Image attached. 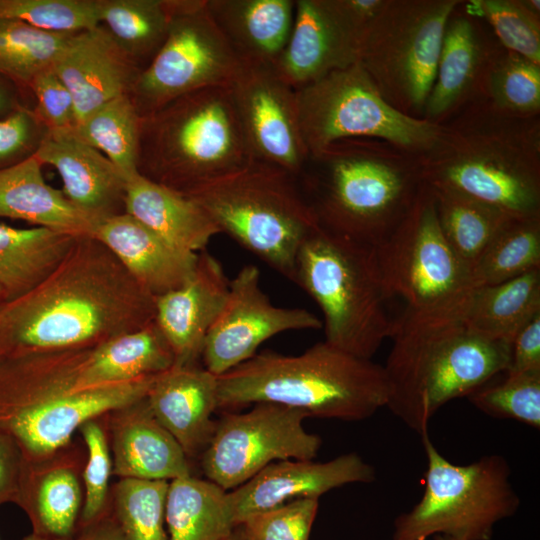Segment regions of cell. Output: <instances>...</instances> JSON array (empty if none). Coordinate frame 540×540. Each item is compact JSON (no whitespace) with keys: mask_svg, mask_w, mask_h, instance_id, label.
<instances>
[{"mask_svg":"<svg viewBox=\"0 0 540 540\" xmlns=\"http://www.w3.org/2000/svg\"><path fill=\"white\" fill-rule=\"evenodd\" d=\"M45 131L34 111L25 107L0 118V169L32 156Z\"/></svg>","mask_w":540,"mask_h":540,"instance_id":"cell-47","label":"cell"},{"mask_svg":"<svg viewBox=\"0 0 540 540\" xmlns=\"http://www.w3.org/2000/svg\"><path fill=\"white\" fill-rule=\"evenodd\" d=\"M21 540H65V539L47 538V537H42V536L36 535L34 533H31V534L26 535L25 537H23Z\"/></svg>","mask_w":540,"mask_h":540,"instance_id":"cell-55","label":"cell"},{"mask_svg":"<svg viewBox=\"0 0 540 540\" xmlns=\"http://www.w3.org/2000/svg\"><path fill=\"white\" fill-rule=\"evenodd\" d=\"M32 156L0 169V218L22 220L75 237L92 236L95 224L62 190L50 186Z\"/></svg>","mask_w":540,"mask_h":540,"instance_id":"cell-29","label":"cell"},{"mask_svg":"<svg viewBox=\"0 0 540 540\" xmlns=\"http://www.w3.org/2000/svg\"><path fill=\"white\" fill-rule=\"evenodd\" d=\"M145 400L188 458L204 451L216 427L212 419L218 408L216 375L196 365L173 366L156 376Z\"/></svg>","mask_w":540,"mask_h":540,"instance_id":"cell-25","label":"cell"},{"mask_svg":"<svg viewBox=\"0 0 540 540\" xmlns=\"http://www.w3.org/2000/svg\"><path fill=\"white\" fill-rule=\"evenodd\" d=\"M467 8L487 20L506 50L540 64V20L521 0H471Z\"/></svg>","mask_w":540,"mask_h":540,"instance_id":"cell-45","label":"cell"},{"mask_svg":"<svg viewBox=\"0 0 540 540\" xmlns=\"http://www.w3.org/2000/svg\"><path fill=\"white\" fill-rule=\"evenodd\" d=\"M487 57L472 20L451 16L444 30L423 118L440 123V119L462 103L480 77Z\"/></svg>","mask_w":540,"mask_h":540,"instance_id":"cell-31","label":"cell"},{"mask_svg":"<svg viewBox=\"0 0 540 540\" xmlns=\"http://www.w3.org/2000/svg\"><path fill=\"white\" fill-rule=\"evenodd\" d=\"M236 114L251 161L298 176L307 159L295 90L274 65L243 63L230 86Z\"/></svg>","mask_w":540,"mask_h":540,"instance_id":"cell-17","label":"cell"},{"mask_svg":"<svg viewBox=\"0 0 540 540\" xmlns=\"http://www.w3.org/2000/svg\"><path fill=\"white\" fill-rule=\"evenodd\" d=\"M165 522L168 540H223L236 527L227 492L192 475L169 482Z\"/></svg>","mask_w":540,"mask_h":540,"instance_id":"cell-34","label":"cell"},{"mask_svg":"<svg viewBox=\"0 0 540 540\" xmlns=\"http://www.w3.org/2000/svg\"><path fill=\"white\" fill-rule=\"evenodd\" d=\"M429 187L441 231L470 271L487 244L511 216L458 192Z\"/></svg>","mask_w":540,"mask_h":540,"instance_id":"cell-37","label":"cell"},{"mask_svg":"<svg viewBox=\"0 0 540 540\" xmlns=\"http://www.w3.org/2000/svg\"><path fill=\"white\" fill-rule=\"evenodd\" d=\"M0 19H16L38 29L74 34L95 28L98 0H0Z\"/></svg>","mask_w":540,"mask_h":540,"instance_id":"cell-43","label":"cell"},{"mask_svg":"<svg viewBox=\"0 0 540 540\" xmlns=\"http://www.w3.org/2000/svg\"><path fill=\"white\" fill-rule=\"evenodd\" d=\"M173 353L154 322L89 348L82 380L86 387L121 384L172 368Z\"/></svg>","mask_w":540,"mask_h":540,"instance_id":"cell-30","label":"cell"},{"mask_svg":"<svg viewBox=\"0 0 540 540\" xmlns=\"http://www.w3.org/2000/svg\"><path fill=\"white\" fill-rule=\"evenodd\" d=\"M297 178L319 227L373 248L399 224L422 184L417 157L365 138L309 155Z\"/></svg>","mask_w":540,"mask_h":540,"instance_id":"cell-4","label":"cell"},{"mask_svg":"<svg viewBox=\"0 0 540 540\" xmlns=\"http://www.w3.org/2000/svg\"><path fill=\"white\" fill-rule=\"evenodd\" d=\"M485 88L491 105L512 117L530 118L540 110V64L506 50L487 57Z\"/></svg>","mask_w":540,"mask_h":540,"instance_id":"cell-41","label":"cell"},{"mask_svg":"<svg viewBox=\"0 0 540 540\" xmlns=\"http://www.w3.org/2000/svg\"><path fill=\"white\" fill-rule=\"evenodd\" d=\"M540 269V216L509 217L470 269L473 287L498 284Z\"/></svg>","mask_w":540,"mask_h":540,"instance_id":"cell-36","label":"cell"},{"mask_svg":"<svg viewBox=\"0 0 540 540\" xmlns=\"http://www.w3.org/2000/svg\"><path fill=\"white\" fill-rule=\"evenodd\" d=\"M462 313L478 333L511 343L518 331L540 313V269L498 284L471 288Z\"/></svg>","mask_w":540,"mask_h":540,"instance_id":"cell-33","label":"cell"},{"mask_svg":"<svg viewBox=\"0 0 540 540\" xmlns=\"http://www.w3.org/2000/svg\"><path fill=\"white\" fill-rule=\"evenodd\" d=\"M229 279L208 251L198 253L191 277L155 297V323L174 356V366H195L206 335L224 307Z\"/></svg>","mask_w":540,"mask_h":540,"instance_id":"cell-20","label":"cell"},{"mask_svg":"<svg viewBox=\"0 0 540 540\" xmlns=\"http://www.w3.org/2000/svg\"><path fill=\"white\" fill-rule=\"evenodd\" d=\"M99 21L144 70L164 43L171 12L167 0H98Z\"/></svg>","mask_w":540,"mask_h":540,"instance_id":"cell-35","label":"cell"},{"mask_svg":"<svg viewBox=\"0 0 540 540\" xmlns=\"http://www.w3.org/2000/svg\"><path fill=\"white\" fill-rule=\"evenodd\" d=\"M321 327L322 321L306 309L274 305L260 286L258 267L245 265L229 281L224 307L206 335L204 368L222 375L252 358L277 334Z\"/></svg>","mask_w":540,"mask_h":540,"instance_id":"cell-16","label":"cell"},{"mask_svg":"<svg viewBox=\"0 0 540 540\" xmlns=\"http://www.w3.org/2000/svg\"><path fill=\"white\" fill-rule=\"evenodd\" d=\"M52 70L73 97L76 124L113 98L129 94L142 71L101 24L72 34Z\"/></svg>","mask_w":540,"mask_h":540,"instance_id":"cell-22","label":"cell"},{"mask_svg":"<svg viewBox=\"0 0 540 540\" xmlns=\"http://www.w3.org/2000/svg\"><path fill=\"white\" fill-rule=\"evenodd\" d=\"M167 1V37L129 93L140 117L194 91L230 87L243 64L209 16L207 0Z\"/></svg>","mask_w":540,"mask_h":540,"instance_id":"cell-13","label":"cell"},{"mask_svg":"<svg viewBox=\"0 0 540 540\" xmlns=\"http://www.w3.org/2000/svg\"><path fill=\"white\" fill-rule=\"evenodd\" d=\"M155 320V297L92 236L26 294L0 302V357L93 347Z\"/></svg>","mask_w":540,"mask_h":540,"instance_id":"cell-1","label":"cell"},{"mask_svg":"<svg viewBox=\"0 0 540 540\" xmlns=\"http://www.w3.org/2000/svg\"><path fill=\"white\" fill-rule=\"evenodd\" d=\"M53 166L68 200L95 225L125 212L126 179L100 151L82 141L73 129H47L34 153Z\"/></svg>","mask_w":540,"mask_h":540,"instance_id":"cell-23","label":"cell"},{"mask_svg":"<svg viewBox=\"0 0 540 540\" xmlns=\"http://www.w3.org/2000/svg\"><path fill=\"white\" fill-rule=\"evenodd\" d=\"M104 419L113 475L165 481L191 476L189 458L154 417L145 398L105 414Z\"/></svg>","mask_w":540,"mask_h":540,"instance_id":"cell-24","label":"cell"},{"mask_svg":"<svg viewBox=\"0 0 540 540\" xmlns=\"http://www.w3.org/2000/svg\"><path fill=\"white\" fill-rule=\"evenodd\" d=\"M29 89L37 105L33 110L47 129H71L76 125L73 97L52 68L40 73Z\"/></svg>","mask_w":540,"mask_h":540,"instance_id":"cell-48","label":"cell"},{"mask_svg":"<svg viewBox=\"0 0 540 540\" xmlns=\"http://www.w3.org/2000/svg\"><path fill=\"white\" fill-rule=\"evenodd\" d=\"M466 296L437 310L403 309L391 337L383 366L386 407L420 435L446 403L468 397L509 365L510 343L486 337L465 321Z\"/></svg>","mask_w":540,"mask_h":540,"instance_id":"cell-2","label":"cell"},{"mask_svg":"<svg viewBox=\"0 0 540 540\" xmlns=\"http://www.w3.org/2000/svg\"><path fill=\"white\" fill-rule=\"evenodd\" d=\"M374 249L390 293L405 310L444 308L472 288L469 268L445 239L433 193L423 181L405 216Z\"/></svg>","mask_w":540,"mask_h":540,"instance_id":"cell-14","label":"cell"},{"mask_svg":"<svg viewBox=\"0 0 540 540\" xmlns=\"http://www.w3.org/2000/svg\"><path fill=\"white\" fill-rule=\"evenodd\" d=\"M73 540H126L111 510L93 522L78 526Z\"/></svg>","mask_w":540,"mask_h":540,"instance_id":"cell-51","label":"cell"},{"mask_svg":"<svg viewBox=\"0 0 540 540\" xmlns=\"http://www.w3.org/2000/svg\"><path fill=\"white\" fill-rule=\"evenodd\" d=\"M169 482L119 478L110 488V510L126 540H168L164 523Z\"/></svg>","mask_w":540,"mask_h":540,"instance_id":"cell-40","label":"cell"},{"mask_svg":"<svg viewBox=\"0 0 540 540\" xmlns=\"http://www.w3.org/2000/svg\"><path fill=\"white\" fill-rule=\"evenodd\" d=\"M185 196L208 213L220 233L295 283L299 250L319 227L297 176L250 161Z\"/></svg>","mask_w":540,"mask_h":540,"instance_id":"cell-9","label":"cell"},{"mask_svg":"<svg viewBox=\"0 0 540 540\" xmlns=\"http://www.w3.org/2000/svg\"><path fill=\"white\" fill-rule=\"evenodd\" d=\"M124 207L125 213L186 253L205 250L211 238L220 233L194 200L139 173L126 180Z\"/></svg>","mask_w":540,"mask_h":540,"instance_id":"cell-27","label":"cell"},{"mask_svg":"<svg viewBox=\"0 0 540 540\" xmlns=\"http://www.w3.org/2000/svg\"><path fill=\"white\" fill-rule=\"evenodd\" d=\"M206 9L243 63L274 65L291 34L295 0H207Z\"/></svg>","mask_w":540,"mask_h":540,"instance_id":"cell-28","label":"cell"},{"mask_svg":"<svg viewBox=\"0 0 540 540\" xmlns=\"http://www.w3.org/2000/svg\"><path fill=\"white\" fill-rule=\"evenodd\" d=\"M78 431L86 451L82 473L84 500L78 523V526H83L110 508L112 456L104 416L86 421Z\"/></svg>","mask_w":540,"mask_h":540,"instance_id":"cell-44","label":"cell"},{"mask_svg":"<svg viewBox=\"0 0 540 540\" xmlns=\"http://www.w3.org/2000/svg\"><path fill=\"white\" fill-rule=\"evenodd\" d=\"M540 371V313L530 319L510 343V360L505 373Z\"/></svg>","mask_w":540,"mask_h":540,"instance_id":"cell-49","label":"cell"},{"mask_svg":"<svg viewBox=\"0 0 540 540\" xmlns=\"http://www.w3.org/2000/svg\"><path fill=\"white\" fill-rule=\"evenodd\" d=\"M307 417L302 410L274 403H256L245 413L226 415L216 422L202 452L204 475L227 491L275 461L313 460L322 441L304 428Z\"/></svg>","mask_w":540,"mask_h":540,"instance_id":"cell-15","label":"cell"},{"mask_svg":"<svg viewBox=\"0 0 540 540\" xmlns=\"http://www.w3.org/2000/svg\"><path fill=\"white\" fill-rule=\"evenodd\" d=\"M319 507L317 498H300L254 514L243 526L250 540H309Z\"/></svg>","mask_w":540,"mask_h":540,"instance_id":"cell-46","label":"cell"},{"mask_svg":"<svg viewBox=\"0 0 540 540\" xmlns=\"http://www.w3.org/2000/svg\"><path fill=\"white\" fill-rule=\"evenodd\" d=\"M218 408L274 403L309 417L360 421L386 407L382 365L323 341L299 355L265 351L217 376Z\"/></svg>","mask_w":540,"mask_h":540,"instance_id":"cell-6","label":"cell"},{"mask_svg":"<svg viewBox=\"0 0 540 540\" xmlns=\"http://www.w3.org/2000/svg\"><path fill=\"white\" fill-rule=\"evenodd\" d=\"M460 0H387L367 26L359 62L396 110L423 118L445 27Z\"/></svg>","mask_w":540,"mask_h":540,"instance_id":"cell-12","label":"cell"},{"mask_svg":"<svg viewBox=\"0 0 540 540\" xmlns=\"http://www.w3.org/2000/svg\"><path fill=\"white\" fill-rule=\"evenodd\" d=\"M467 398L489 416L540 428V371L505 373L501 382H487Z\"/></svg>","mask_w":540,"mask_h":540,"instance_id":"cell-42","label":"cell"},{"mask_svg":"<svg viewBox=\"0 0 540 540\" xmlns=\"http://www.w3.org/2000/svg\"><path fill=\"white\" fill-rule=\"evenodd\" d=\"M17 88L15 84L0 75V118L24 107L19 102Z\"/></svg>","mask_w":540,"mask_h":540,"instance_id":"cell-52","label":"cell"},{"mask_svg":"<svg viewBox=\"0 0 540 540\" xmlns=\"http://www.w3.org/2000/svg\"><path fill=\"white\" fill-rule=\"evenodd\" d=\"M223 540H250L242 525H237Z\"/></svg>","mask_w":540,"mask_h":540,"instance_id":"cell-53","label":"cell"},{"mask_svg":"<svg viewBox=\"0 0 540 540\" xmlns=\"http://www.w3.org/2000/svg\"><path fill=\"white\" fill-rule=\"evenodd\" d=\"M434 540H458L446 535H434Z\"/></svg>","mask_w":540,"mask_h":540,"instance_id":"cell-56","label":"cell"},{"mask_svg":"<svg viewBox=\"0 0 540 540\" xmlns=\"http://www.w3.org/2000/svg\"><path fill=\"white\" fill-rule=\"evenodd\" d=\"M368 25L347 0H295L291 34L275 70L298 90L347 68L359 62Z\"/></svg>","mask_w":540,"mask_h":540,"instance_id":"cell-18","label":"cell"},{"mask_svg":"<svg viewBox=\"0 0 540 540\" xmlns=\"http://www.w3.org/2000/svg\"><path fill=\"white\" fill-rule=\"evenodd\" d=\"M89 348L0 357V432L16 443L24 461L51 455L86 421L146 397L157 375L86 387Z\"/></svg>","mask_w":540,"mask_h":540,"instance_id":"cell-3","label":"cell"},{"mask_svg":"<svg viewBox=\"0 0 540 540\" xmlns=\"http://www.w3.org/2000/svg\"><path fill=\"white\" fill-rule=\"evenodd\" d=\"M85 458V447L72 440L43 459L24 461L16 505L29 518L32 533L74 538L84 500Z\"/></svg>","mask_w":540,"mask_h":540,"instance_id":"cell-21","label":"cell"},{"mask_svg":"<svg viewBox=\"0 0 540 540\" xmlns=\"http://www.w3.org/2000/svg\"><path fill=\"white\" fill-rule=\"evenodd\" d=\"M3 296H4V295H3V290H2V288H1V286H0V302L3 301Z\"/></svg>","mask_w":540,"mask_h":540,"instance_id":"cell-57","label":"cell"},{"mask_svg":"<svg viewBox=\"0 0 540 540\" xmlns=\"http://www.w3.org/2000/svg\"><path fill=\"white\" fill-rule=\"evenodd\" d=\"M524 7L533 15L539 18L540 16V1L539 0H521Z\"/></svg>","mask_w":540,"mask_h":540,"instance_id":"cell-54","label":"cell"},{"mask_svg":"<svg viewBox=\"0 0 540 540\" xmlns=\"http://www.w3.org/2000/svg\"><path fill=\"white\" fill-rule=\"evenodd\" d=\"M427 458L420 501L394 522L393 540H426L446 535L458 540H490L497 522L520 506L511 469L501 455H486L468 465H455L422 435Z\"/></svg>","mask_w":540,"mask_h":540,"instance_id":"cell-10","label":"cell"},{"mask_svg":"<svg viewBox=\"0 0 540 540\" xmlns=\"http://www.w3.org/2000/svg\"><path fill=\"white\" fill-rule=\"evenodd\" d=\"M297 115L308 155L354 138L375 139L417 158L438 142L444 125L408 116L387 103L360 62L298 90Z\"/></svg>","mask_w":540,"mask_h":540,"instance_id":"cell-11","label":"cell"},{"mask_svg":"<svg viewBox=\"0 0 540 540\" xmlns=\"http://www.w3.org/2000/svg\"><path fill=\"white\" fill-rule=\"evenodd\" d=\"M375 480V470L357 453L340 455L326 462L275 461L248 481L227 492L235 526L248 517L289 501L317 498L351 483Z\"/></svg>","mask_w":540,"mask_h":540,"instance_id":"cell-19","label":"cell"},{"mask_svg":"<svg viewBox=\"0 0 540 540\" xmlns=\"http://www.w3.org/2000/svg\"><path fill=\"white\" fill-rule=\"evenodd\" d=\"M92 237L154 297L180 287L196 266L198 254L176 249L125 212L97 223Z\"/></svg>","mask_w":540,"mask_h":540,"instance_id":"cell-26","label":"cell"},{"mask_svg":"<svg viewBox=\"0 0 540 540\" xmlns=\"http://www.w3.org/2000/svg\"><path fill=\"white\" fill-rule=\"evenodd\" d=\"M140 116L129 96L123 94L101 105L73 132L82 141L101 151L127 180L139 173Z\"/></svg>","mask_w":540,"mask_h":540,"instance_id":"cell-38","label":"cell"},{"mask_svg":"<svg viewBox=\"0 0 540 540\" xmlns=\"http://www.w3.org/2000/svg\"><path fill=\"white\" fill-rule=\"evenodd\" d=\"M23 466L24 458L16 443L0 432V506L17 503Z\"/></svg>","mask_w":540,"mask_h":540,"instance_id":"cell-50","label":"cell"},{"mask_svg":"<svg viewBox=\"0 0 540 540\" xmlns=\"http://www.w3.org/2000/svg\"><path fill=\"white\" fill-rule=\"evenodd\" d=\"M77 238L44 227L15 228L0 223L3 301L18 298L41 283L62 262Z\"/></svg>","mask_w":540,"mask_h":540,"instance_id":"cell-32","label":"cell"},{"mask_svg":"<svg viewBox=\"0 0 540 540\" xmlns=\"http://www.w3.org/2000/svg\"><path fill=\"white\" fill-rule=\"evenodd\" d=\"M295 284L319 306L325 342L371 359L393 336L396 300L384 280L376 251L318 227L302 244Z\"/></svg>","mask_w":540,"mask_h":540,"instance_id":"cell-8","label":"cell"},{"mask_svg":"<svg viewBox=\"0 0 540 540\" xmlns=\"http://www.w3.org/2000/svg\"><path fill=\"white\" fill-rule=\"evenodd\" d=\"M71 35L0 19V75L18 88H29L36 76L52 68Z\"/></svg>","mask_w":540,"mask_h":540,"instance_id":"cell-39","label":"cell"},{"mask_svg":"<svg viewBox=\"0 0 540 540\" xmlns=\"http://www.w3.org/2000/svg\"><path fill=\"white\" fill-rule=\"evenodd\" d=\"M539 123L506 115L491 104L444 126L437 144L418 158L421 180L499 209L511 217L540 216Z\"/></svg>","mask_w":540,"mask_h":540,"instance_id":"cell-5","label":"cell"},{"mask_svg":"<svg viewBox=\"0 0 540 540\" xmlns=\"http://www.w3.org/2000/svg\"><path fill=\"white\" fill-rule=\"evenodd\" d=\"M250 161L230 87L194 91L140 117L139 174L181 194Z\"/></svg>","mask_w":540,"mask_h":540,"instance_id":"cell-7","label":"cell"}]
</instances>
